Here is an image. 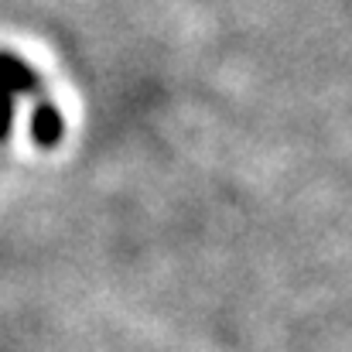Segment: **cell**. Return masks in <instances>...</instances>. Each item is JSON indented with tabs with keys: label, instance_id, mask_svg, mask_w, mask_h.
Segmentation results:
<instances>
[{
	"label": "cell",
	"instance_id": "cell-1",
	"mask_svg": "<svg viewBox=\"0 0 352 352\" xmlns=\"http://www.w3.org/2000/svg\"><path fill=\"white\" fill-rule=\"evenodd\" d=\"M0 89L7 96L21 100V96H41L45 82H41V76L24 58H17L10 52H0Z\"/></svg>",
	"mask_w": 352,
	"mask_h": 352
},
{
	"label": "cell",
	"instance_id": "cell-2",
	"mask_svg": "<svg viewBox=\"0 0 352 352\" xmlns=\"http://www.w3.org/2000/svg\"><path fill=\"white\" fill-rule=\"evenodd\" d=\"M65 133V120L52 100H38L31 110V137L38 147H55Z\"/></svg>",
	"mask_w": 352,
	"mask_h": 352
},
{
	"label": "cell",
	"instance_id": "cell-3",
	"mask_svg": "<svg viewBox=\"0 0 352 352\" xmlns=\"http://www.w3.org/2000/svg\"><path fill=\"white\" fill-rule=\"evenodd\" d=\"M10 126H14V96L0 89V140H7Z\"/></svg>",
	"mask_w": 352,
	"mask_h": 352
}]
</instances>
